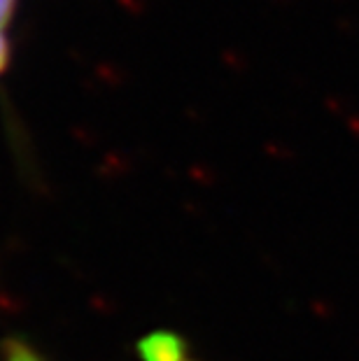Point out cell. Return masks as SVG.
Instances as JSON below:
<instances>
[{
  "mask_svg": "<svg viewBox=\"0 0 359 361\" xmlns=\"http://www.w3.org/2000/svg\"><path fill=\"white\" fill-rule=\"evenodd\" d=\"M7 61H10V42H7L5 26H0V73L7 68Z\"/></svg>",
  "mask_w": 359,
  "mask_h": 361,
  "instance_id": "3",
  "label": "cell"
},
{
  "mask_svg": "<svg viewBox=\"0 0 359 361\" xmlns=\"http://www.w3.org/2000/svg\"><path fill=\"white\" fill-rule=\"evenodd\" d=\"M187 361H192V359H187Z\"/></svg>",
  "mask_w": 359,
  "mask_h": 361,
  "instance_id": "5",
  "label": "cell"
},
{
  "mask_svg": "<svg viewBox=\"0 0 359 361\" xmlns=\"http://www.w3.org/2000/svg\"><path fill=\"white\" fill-rule=\"evenodd\" d=\"M17 0H0V26H7V21L12 19Z\"/></svg>",
  "mask_w": 359,
  "mask_h": 361,
  "instance_id": "4",
  "label": "cell"
},
{
  "mask_svg": "<svg viewBox=\"0 0 359 361\" xmlns=\"http://www.w3.org/2000/svg\"><path fill=\"white\" fill-rule=\"evenodd\" d=\"M138 355L142 361H187L189 348L178 334L154 331L138 343Z\"/></svg>",
  "mask_w": 359,
  "mask_h": 361,
  "instance_id": "1",
  "label": "cell"
},
{
  "mask_svg": "<svg viewBox=\"0 0 359 361\" xmlns=\"http://www.w3.org/2000/svg\"><path fill=\"white\" fill-rule=\"evenodd\" d=\"M3 357L5 361H42V357L21 338H7L3 343Z\"/></svg>",
  "mask_w": 359,
  "mask_h": 361,
  "instance_id": "2",
  "label": "cell"
}]
</instances>
